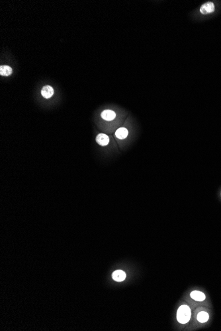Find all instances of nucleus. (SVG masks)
I'll use <instances>...</instances> for the list:
<instances>
[{"mask_svg":"<svg viewBox=\"0 0 221 331\" xmlns=\"http://www.w3.org/2000/svg\"><path fill=\"white\" fill-rule=\"evenodd\" d=\"M96 142H97L100 146H107L109 142V138L108 136L105 134H99L96 137Z\"/></svg>","mask_w":221,"mask_h":331,"instance_id":"20e7f679","label":"nucleus"},{"mask_svg":"<svg viewBox=\"0 0 221 331\" xmlns=\"http://www.w3.org/2000/svg\"><path fill=\"white\" fill-rule=\"evenodd\" d=\"M190 295L192 299L197 301H203L206 298L205 295L203 293H202V292L199 291H192Z\"/></svg>","mask_w":221,"mask_h":331,"instance_id":"0eeeda50","label":"nucleus"},{"mask_svg":"<svg viewBox=\"0 0 221 331\" xmlns=\"http://www.w3.org/2000/svg\"><path fill=\"white\" fill-rule=\"evenodd\" d=\"M191 309L189 306L183 305L180 306L177 309V319L178 322L181 324L188 323L191 318Z\"/></svg>","mask_w":221,"mask_h":331,"instance_id":"f257e3e1","label":"nucleus"},{"mask_svg":"<svg viewBox=\"0 0 221 331\" xmlns=\"http://www.w3.org/2000/svg\"><path fill=\"white\" fill-rule=\"evenodd\" d=\"M128 134V129L125 128H120L115 132V136L120 140L125 139Z\"/></svg>","mask_w":221,"mask_h":331,"instance_id":"6e6552de","label":"nucleus"},{"mask_svg":"<svg viewBox=\"0 0 221 331\" xmlns=\"http://www.w3.org/2000/svg\"><path fill=\"white\" fill-rule=\"evenodd\" d=\"M13 72L12 68L8 66H1L0 67V75L2 76H9Z\"/></svg>","mask_w":221,"mask_h":331,"instance_id":"1a4fd4ad","label":"nucleus"},{"mask_svg":"<svg viewBox=\"0 0 221 331\" xmlns=\"http://www.w3.org/2000/svg\"><path fill=\"white\" fill-rule=\"evenodd\" d=\"M101 116L105 121H111L116 117V114L111 110H105L102 112Z\"/></svg>","mask_w":221,"mask_h":331,"instance_id":"7ed1b4c3","label":"nucleus"},{"mask_svg":"<svg viewBox=\"0 0 221 331\" xmlns=\"http://www.w3.org/2000/svg\"><path fill=\"white\" fill-rule=\"evenodd\" d=\"M113 279L116 282H122L126 278V274L125 272H123V270H119L113 272L112 274Z\"/></svg>","mask_w":221,"mask_h":331,"instance_id":"423d86ee","label":"nucleus"},{"mask_svg":"<svg viewBox=\"0 0 221 331\" xmlns=\"http://www.w3.org/2000/svg\"><path fill=\"white\" fill-rule=\"evenodd\" d=\"M214 11V5L213 2H206L201 6L200 7V12L203 14V15H206V14H209L213 13Z\"/></svg>","mask_w":221,"mask_h":331,"instance_id":"f03ea898","label":"nucleus"},{"mask_svg":"<svg viewBox=\"0 0 221 331\" xmlns=\"http://www.w3.org/2000/svg\"><path fill=\"white\" fill-rule=\"evenodd\" d=\"M209 314L205 311H201L197 315V320L200 323H205L209 320Z\"/></svg>","mask_w":221,"mask_h":331,"instance_id":"9d476101","label":"nucleus"},{"mask_svg":"<svg viewBox=\"0 0 221 331\" xmlns=\"http://www.w3.org/2000/svg\"><path fill=\"white\" fill-rule=\"evenodd\" d=\"M41 95L45 99H49L54 95V89L49 85H46L41 90Z\"/></svg>","mask_w":221,"mask_h":331,"instance_id":"39448f33","label":"nucleus"}]
</instances>
